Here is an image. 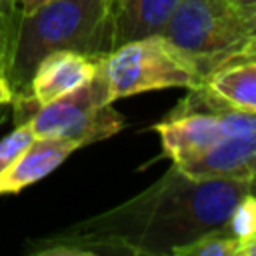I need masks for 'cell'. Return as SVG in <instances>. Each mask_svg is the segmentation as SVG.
<instances>
[{
    "label": "cell",
    "instance_id": "11",
    "mask_svg": "<svg viewBox=\"0 0 256 256\" xmlns=\"http://www.w3.org/2000/svg\"><path fill=\"white\" fill-rule=\"evenodd\" d=\"M178 256H254L256 246L254 240H240L228 232V228L210 232L180 250Z\"/></svg>",
    "mask_w": 256,
    "mask_h": 256
},
{
    "label": "cell",
    "instance_id": "17",
    "mask_svg": "<svg viewBox=\"0 0 256 256\" xmlns=\"http://www.w3.org/2000/svg\"><path fill=\"white\" fill-rule=\"evenodd\" d=\"M234 2H238L240 6H244L248 10H256V0H234Z\"/></svg>",
    "mask_w": 256,
    "mask_h": 256
},
{
    "label": "cell",
    "instance_id": "18",
    "mask_svg": "<svg viewBox=\"0 0 256 256\" xmlns=\"http://www.w3.org/2000/svg\"><path fill=\"white\" fill-rule=\"evenodd\" d=\"M0 8H14L12 0H0Z\"/></svg>",
    "mask_w": 256,
    "mask_h": 256
},
{
    "label": "cell",
    "instance_id": "16",
    "mask_svg": "<svg viewBox=\"0 0 256 256\" xmlns=\"http://www.w3.org/2000/svg\"><path fill=\"white\" fill-rule=\"evenodd\" d=\"M44 2H48V0H20V14H26V12H30V10H34L36 6H40V4H44Z\"/></svg>",
    "mask_w": 256,
    "mask_h": 256
},
{
    "label": "cell",
    "instance_id": "13",
    "mask_svg": "<svg viewBox=\"0 0 256 256\" xmlns=\"http://www.w3.org/2000/svg\"><path fill=\"white\" fill-rule=\"evenodd\" d=\"M34 140V132L28 124H18L8 136L0 140V174L24 152V148Z\"/></svg>",
    "mask_w": 256,
    "mask_h": 256
},
{
    "label": "cell",
    "instance_id": "15",
    "mask_svg": "<svg viewBox=\"0 0 256 256\" xmlns=\"http://www.w3.org/2000/svg\"><path fill=\"white\" fill-rule=\"evenodd\" d=\"M12 98H14L12 86L6 78V74L0 72V104H8V102H12Z\"/></svg>",
    "mask_w": 256,
    "mask_h": 256
},
{
    "label": "cell",
    "instance_id": "6",
    "mask_svg": "<svg viewBox=\"0 0 256 256\" xmlns=\"http://www.w3.org/2000/svg\"><path fill=\"white\" fill-rule=\"evenodd\" d=\"M100 58L86 56L74 50H58L40 60L36 66L28 92L22 100H16V120L24 124L36 108L80 88L98 74Z\"/></svg>",
    "mask_w": 256,
    "mask_h": 256
},
{
    "label": "cell",
    "instance_id": "4",
    "mask_svg": "<svg viewBox=\"0 0 256 256\" xmlns=\"http://www.w3.org/2000/svg\"><path fill=\"white\" fill-rule=\"evenodd\" d=\"M110 100L162 88H196L204 76L196 62L162 34L128 40L100 58Z\"/></svg>",
    "mask_w": 256,
    "mask_h": 256
},
{
    "label": "cell",
    "instance_id": "10",
    "mask_svg": "<svg viewBox=\"0 0 256 256\" xmlns=\"http://www.w3.org/2000/svg\"><path fill=\"white\" fill-rule=\"evenodd\" d=\"M182 0H122L116 16L114 48L136 38L162 34Z\"/></svg>",
    "mask_w": 256,
    "mask_h": 256
},
{
    "label": "cell",
    "instance_id": "9",
    "mask_svg": "<svg viewBox=\"0 0 256 256\" xmlns=\"http://www.w3.org/2000/svg\"><path fill=\"white\" fill-rule=\"evenodd\" d=\"M202 86L218 100L244 112H256V58L244 54L212 70Z\"/></svg>",
    "mask_w": 256,
    "mask_h": 256
},
{
    "label": "cell",
    "instance_id": "12",
    "mask_svg": "<svg viewBox=\"0 0 256 256\" xmlns=\"http://www.w3.org/2000/svg\"><path fill=\"white\" fill-rule=\"evenodd\" d=\"M228 232L240 240H254L256 238V202L252 192L244 194L238 204L234 206L228 224Z\"/></svg>",
    "mask_w": 256,
    "mask_h": 256
},
{
    "label": "cell",
    "instance_id": "14",
    "mask_svg": "<svg viewBox=\"0 0 256 256\" xmlns=\"http://www.w3.org/2000/svg\"><path fill=\"white\" fill-rule=\"evenodd\" d=\"M14 26H16V18L12 16V8H0V72L4 74L10 62Z\"/></svg>",
    "mask_w": 256,
    "mask_h": 256
},
{
    "label": "cell",
    "instance_id": "8",
    "mask_svg": "<svg viewBox=\"0 0 256 256\" xmlns=\"http://www.w3.org/2000/svg\"><path fill=\"white\" fill-rule=\"evenodd\" d=\"M78 144L62 138H38L24 148V152L0 174V194H16L22 188L42 180L52 170H56Z\"/></svg>",
    "mask_w": 256,
    "mask_h": 256
},
{
    "label": "cell",
    "instance_id": "7",
    "mask_svg": "<svg viewBox=\"0 0 256 256\" xmlns=\"http://www.w3.org/2000/svg\"><path fill=\"white\" fill-rule=\"evenodd\" d=\"M192 178L254 180L256 174V134L226 136L198 158L176 166Z\"/></svg>",
    "mask_w": 256,
    "mask_h": 256
},
{
    "label": "cell",
    "instance_id": "2",
    "mask_svg": "<svg viewBox=\"0 0 256 256\" xmlns=\"http://www.w3.org/2000/svg\"><path fill=\"white\" fill-rule=\"evenodd\" d=\"M122 0H48L20 14L14 26L6 78L22 100L40 60L58 50L102 58L114 50L116 16Z\"/></svg>",
    "mask_w": 256,
    "mask_h": 256
},
{
    "label": "cell",
    "instance_id": "3",
    "mask_svg": "<svg viewBox=\"0 0 256 256\" xmlns=\"http://www.w3.org/2000/svg\"><path fill=\"white\" fill-rule=\"evenodd\" d=\"M254 34L256 10L234 0H182L162 30L204 78L232 58L254 54Z\"/></svg>",
    "mask_w": 256,
    "mask_h": 256
},
{
    "label": "cell",
    "instance_id": "1",
    "mask_svg": "<svg viewBox=\"0 0 256 256\" xmlns=\"http://www.w3.org/2000/svg\"><path fill=\"white\" fill-rule=\"evenodd\" d=\"M254 180L192 178L172 166L152 188L92 222L76 226L80 242L130 254H176L182 246L226 228Z\"/></svg>",
    "mask_w": 256,
    "mask_h": 256
},
{
    "label": "cell",
    "instance_id": "5",
    "mask_svg": "<svg viewBox=\"0 0 256 256\" xmlns=\"http://www.w3.org/2000/svg\"><path fill=\"white\" fill-rule=\"evenodd\" d=\"M38 138H62L86 146L116 134L124 118L112 108L106 82L100 74L80 88L40 106L24 122Z\"/></svg>",
    "mask_w": 256,
    "mask_h": 256
}]
</instances>
